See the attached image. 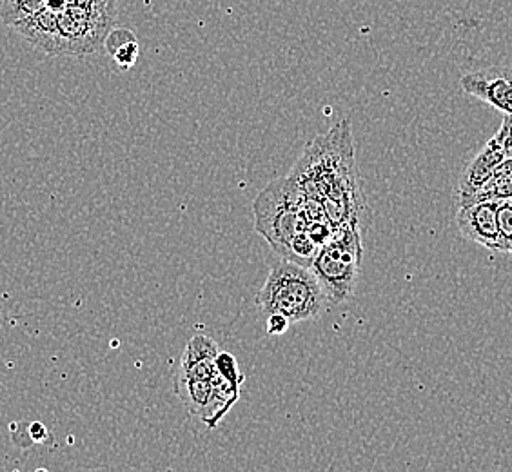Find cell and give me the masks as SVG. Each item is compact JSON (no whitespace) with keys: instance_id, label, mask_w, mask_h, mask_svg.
<instances>
[{"instance_id":"3957f363","label":"cell","mask_w":512,"mask_h":472,"mask_svg":"<svg viewBox=\"0 0 512 472\" xmlns=\"http://www.w3.org/2000/svg\"><path fill=\"white\" fill-rule=\"evenodd\" d=\"M256 304L264 315L280 313L295 324L322 316L329 298L311 267L282 258L269 269L266 284L256 295Z\"/></svg>"},{"instance_id":"2e32d148","label":"cell","mask_w":512,"mask_h":472,"mask_svg":"<svg viewBox=\"0 0 512 472\" xmlns=\"http://www.w3.org/2000/svg\"><path fill=\"white\" fill-rule=\"evenodd\" d=\"M496 137L500 138L507 158L512 157V113L503 117L502 126L496 131Z\"/></svg>"},{"instance_id":"ba28073f","label":"cell","mask_w":512,"mask_h":472,"mask_svg":"<svg viewBox=\"0 0 512 472\" xmlns=\"http://www.w3.org/2000/svg\"><path fill=\"white\" fill-rule=\"evenodd\" d=\"M218 353L220 349L213 338L206 335L193 336L182 353L178 376L211 382L213 376L217 374L215 358Z\"/></svg>"},{"instance_id":"8992f818","label":"cell","mask_w":512,"mask_h":472,"mask_svg":"<svg viewBox=\"0 0 512 472\" xmlns=\"http://www.w3.org/2000/svg\"><path fill=\"white\" fill-rule=\"evenodd\" d=\"M462 89L505 115L512 113V69L487 68L462 77Z\"/></svg>"},{"instance_id":"7a4b0ae2","label":"cell","mask_w":512,"mask_h":472,"mask_svg":"<svg viewBox=\"0 0 512 472\" xmlns=\"http://www.w3.org/2000/svg\"><path fill=\"white\" fill-rule=\"evenodd\" d=\"M255 227L269 246L286 260L311 267L320 251L311 236L306 195L295 178L275 180L255 200Z\"/></svg>"},{"instance_id":"e0dca14e","label":"cell","mask_w":512,"mask_h":472,"mask_svg":"<svg viewBox=\"0 0 512 472\" xmlns=\"http://www.w3.org/2000/svg\"><path fill=\"white\" fill-rule=\"evenodd\" d=\"M291 322L287 320L286 316L280 315V313H273V315H267V335L280 336L287 333Z\"/></svg>"},{"instance_id":"ac0fdd59","label":"cell","mask_w":512,"mask_h":472,"mask_svg":"<svg viewBox=\"0 0 512 472\" xmlns=\"http://www.w3.org/2000/svg\"><path fill=\"white\" fill-rule=\"evenodd\" d=\"M31 436H33V440L42 442V440L46 438V429H44V425H40V423H33V425H31Z\"/></svg>"},{"instance_id":"277c9868","label":"cell","mask_w":512,"mask_h":472,"mask_svg":"<svg viewBox=\"0 0 512 472\" xmlns=\"http://www.w3.org/2000/svg\"><path fill=\"white\" fill-rule=\"evenodd\" d=\"M362 264L360 224L335 227L331 238L320 247L311 271L324 287L331 304H344L355 291Z\"/></svg>"},{"instance_id":"9a60e30c","label":"cell","mask_w":512,"mask_h":472,"mask_svg":"<svg viewBox=\"0 0 512 472\" xmlns=\"http://www.w3.org/2000/svg\"><path fill=\"white\" fill-rule=\"evenodd\" d=\"M215 369H217V373L222 378H226V380L233 382V384L242 385L246 382V376L238 367L237 358L231 353L220 351L217 354V358H215Z\"/></svg>"},{"instance_id":"52a82bcc","label":"cell","mask_w":512,"mask_h":472,"mask_svg":"<svg viewBox=\"0 0 512 472\" xmlns=\"http://www.w3.org/2000/svg\"><path fill=\"white\" fill-rule=\"evenodd\" d=\"M505 158L507 153L503 149L502 142L494 135L485 144V148L463 169L462 177L458 182V197H469L478 193L489 182V178L493 177L496 169L500 168Z\"/></svg>"},{"instance_id":"5bb4252c","label":"cell","mask_w":512,"mask_h":472,"mask_svg":"<svg viewBox=\"0 0 512 472\" xmlns=\"http://www.w3.org/2000/svg\"><path fill=\"white\" fill-rule=\"evenodd\" d=\"M498 233H500V255L512 253V204L511 200H500L498 204Z\"/></svg>"},{"instance_id":"30bf717a","label":"cell","mask_w":512,"mask_h":472,"mask_svg":"<svg viewBox=\"0 0 512 472\" xmlns=\"http://www.w3.org/2000/svg\"><path fill=\"white\" fill-rule=\"evenodd\" d=\"M512 198V157L505 158L489 182L474 195L458 197V206L478 200H507Z\"/></svg>"},{"instance_id":"8fae6325","label":"cell","mask_w":512,"mask_h":472,"mask_svg":"<svg viewBox=\"0 0 512 472\" xmlns=\"http://www.w3.org/2000/svg\"><path fill=\"white\" fill-rule=\"evenodd\" d=\"M104 48L120 69H131L137 64L140 46L133 31L124 30V28L109 31Z\"/></svg>"},{"instance_id":"7c38bea8","label":"cell","mask_w":512,"mask_h":472,"mask_svg":"<svg viewBox=\"0 0 512 472\" xmlns=\"http://www.w3.org/2000/svg\"><path fill=\"white\" fill-rule=\"evenodd\" d=\"M175 393L182 405L189 413L198 416L204 409L211 394V382L209 380H197V378H186V376H175Z\"/></svg>"},{"instance_id":"5b68a950","label":"cell","mask_w":512,"mask_h":472,"mask_svg":"<svg viewBox=\"0 0 512 472\" xmlns=\"http://www.w3.org/2000/svg\"><path fill=\"white\" fill-rule=\"evenodd\" d=\"M498 204L500 200H478L458 206L456 213V224L463 238L493 253H500Z\"/></svg>"},{"instance_id":"4fadbf2b","label":"cell","mask_w":512,"mask_h":472,"mask_svg":"<svg viewBox=\"0 0 512 472\" xmlns=\"http://www.w3.org/2000/svg\"><path fill=\"white\" fill-rule=\"evenodd\" d=\"M44 10H48V0H2L0 2V17L4 20V24H8L13 30Z\"/></svg>"},{"instance_id":"6da1fadb","label":"cell","mask_w":512,"mask_h":472,"mask_svg":"<svg viewBox=\"0 0 512 472\" xmlns=\"http://www.w3.org/2000/svg\"><path fill=\"white\" fill-rule=\"evenodd\" d=\"M291 177L302 187L306 198L320 204L331 226L360 224L364 198L356 173L349 120L338 122L331 133L316 138L298 160Z\"/></svg>"},{"instance_id":"9c48e42d","label":"cell","mask_w":512,"mask_h":472,"mask_svg":"<svg viewBox=\"0 0 512 472\" xmlns=\"http://www.w3.org/2000/svg\"><path fill=\"white\" fill-rule=\"evenodd\" d=\"M242 385L233 384L220 374H215L211 380V394L204 405V409L198 414V418L206 423L207 429H217L218 423L226 418V414L233 409L240 398Z\"/></svg>"}]
</instances>
